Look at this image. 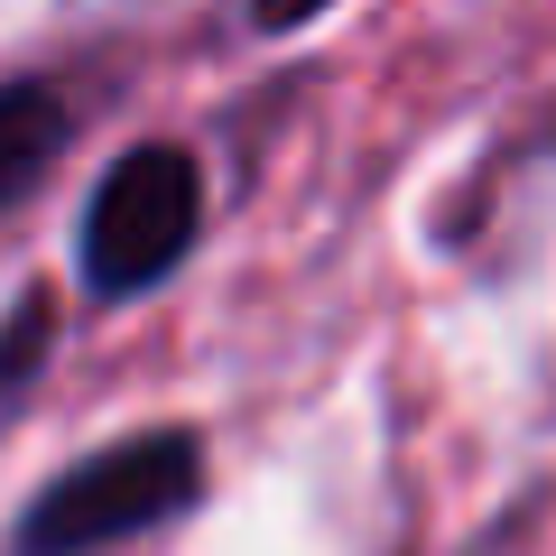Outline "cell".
Wrapping results in <instances>:
<instances>
[{
  "instance_id": "obj_5",
  "label": "cell",
  "mask_w": 556,
  "mask_h": 556,
  "mask_svg": "<svg viewBox=\"0 0 556 556\" xmlns=\"http://www.w3.org/2000/svg\"><path fill=\"white\" fill-rule=\"evenodd\" d=\"M334 0H251V20L260 28H306V20H325Z\"/></svg>"
},
{
  "instance_id": "obj_3",
  "label": "cell",
  "mask_w": 556,
  "mask_h": 556,
  "mask_svg": "<svg viewBox=\"0 0 556 556\" xmlns=\"http://www.w3.org/2000/svg\"><path fill=\"white\" fill-rule=\"evenodd\" d=\"M65 149V93L56 84H0V214L56 167Z\"/></svg>"
},
{
  "instance_id": "obj_2",
  "label": "cell",
  "mask_w": 556,
  "mask_h": 556,
  "mask_svg": "<svg viewBox=\"0 0 556 556\" xmlns=\"http://www.w3.org/2000/svg\"><path fill=\"white\" fill-rule=\"evenodd\" d=\"M195 223H204V167L186 159L177 139H139L130 159L102 167L93 204H84V288L93 298H139L159 288L186 251H195Z\"/></svg>"
},
{
  "instance_id": "obj_1",
  "label": "cell",
  "mask_w": 556,
  "mask_h": 556,
  "mask_svg": "<svg viewBox=\"0 0 556 556\" xmlns=\"http://www.w3.org/2000/svg\"><path fill=\"white\" fill-rule=\"evenodd\" d=\"M204 492V437L195 427H149V437L84 455L28 501L20 519V556H93L121 547L139 529H167L177 510H195Z\"/></svg>"
},
{
  "instance_id": "obj_4",
  "label": "cell",
  "mask_w": 556,
  "mask_h": 556,
  "mask_svg": "<svg viewBox=\"0 0 556 556\" xmlns=\"http://www.w3.org/2000/svg\"><path fill=\"white\" fill-rule=\"evenodd\" d=\"M56 343V298L47 288H28L10 316H0V399H20L28 380H38V353Z\"/></svg>"
}]
</instances>
